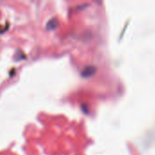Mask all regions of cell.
Returning <instances> with one entry per match:
<instances>
[{
    "instance_id": "6da1fadb",
    "label": "cell",
    "mask_w": 155,
    "mask_h": 155,
    "mask_svg": "<svg viewBox=\"0 0 155 155\" xmlns=\"http://www.w3.org/2000/svg\"><path fill=\"white\" fill-rule=\"evenodd\" d=\"M57 25H58L57 19H56V18H53V19H51V20L47 23L46 27H47V29H52V30H54V29L57 26Z\"/></svg>"
}]
</instances>
